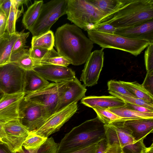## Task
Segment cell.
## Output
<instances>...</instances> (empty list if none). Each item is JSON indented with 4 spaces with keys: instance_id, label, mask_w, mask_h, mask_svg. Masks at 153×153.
Listing matches in <instances>:
<instances>
[{
    "instance_id": "cell-1",
    "label": "cell",
    "mask_w": 153,
    "mask_h": 153,
    "mask_svg": "<svg viewBox=\"0 0 153 153\" xmlns=\"http://www.w3.org/2000/svg\"><path fill=\"white\" fill-rule=\"evenodd\" d=\"M55 39L57 52L74 65L85 63L94 47L91 41L74 24L66 23L59 27Z\"/></svg>"
},
{
    "instance_id": "cell-2",
    "label": "cell",
    "mask_w": 153,
    "mask_h": 153,
    "mask_svg": "<svg viewBox=\"0 0 153 153\" xmlns=\"http://www.w3.org/2000/svg\"><path fill=\"white\" fill-rule=\"evenodd\" d=\"M152 20L153 0H119L115 8L94 26L108 24L116 28L128 27Z\"/></svg>"
},
{
    "instance_id": "cell-3",
    "label": "cell",
    "mask_w": 153,
    "mask_h": 153,
    "mask_svg": "<svg viewBox=\"0 0 153 153\" xmlns=\"http://www.w3.org/2000/svg\"><path fill=\"white\" fill-rule=\"evenodd\" d=\"M105 125L97 117L74 127L62 139L56 153H69L105 138Z\"/></svg>"
},
{
    "instance_id": "cell-4",
    "label": "cell",
    "mask_w": 153,
    "mask_h": 153,
    "mask_svg": "<svg viewBox=\"0 0 153 153\" xmlns=\"http://www.w3.org/2000/svg\"><path fill=\"white\" fill-rule=\"evenodd\" d=\"M66 14L74 24L87 31L105 16L88 0H67Z\"/></svg>"
},
{
    "instance_id": "cell-5",
    "label": "cell",
    "mask_w": 153,
    "mask_h": 153,
    "mask_svg": "<svg viewBox=\"0 0 153 153\" xmlns=\"http://www.w3.org/2000/svg\"><path fill=\"white\" fill-rule=\"evenodd\" d=\"M88 38L93 43L103 49L112 48L129 53L136 56L150 44L144 40L131 39L115 34L103 33L90 30L87 31Z\"/></svg>"
},
{
    "instance_id": "cell-6",
    "label": "cell",
    "mask_w": 153,
    "mask_h": 153,
    "mask_svg": "<svg viewBox=\"0 0 153 153\" xmlns=\"http://www.w3.org/2000/svg\"><path fill=\"white\" fill-rule=\"evenodd\" d=\"M67 0H52L44 4L38 18L29 30L33 36L49 31L58 19L66 14Z\"/></svg>"
},
{
    "instance_id": "cell-7",
    "label": "cell",
    "mask_w": 153,
    "mask_h": 153,
    "mask_svg": "<svg viewBox=\"0 0 153 153\" xmlns=\"http://www.w3.org/2000/svg\"><path fill=\"white\" fill-rule=\"evenodd\" d=\"M19 120L29 131L40 128L49 118L45 107L24 97L19 109Z\"/></svg>"
},
{
    "instance_id": "cell-8",
    "label": "cell",
    "mask_w": 153,
    "mask_h": 153,
    "mask_svg": "<svg viewBox=\"0 0 153 153\" xmlns=\"http://www.w3.org/2000/svg\"><path fill=\"white\" fill-rule=\"evenodd\" d=\"M69 81L50 83L38 91L25 95L24 98L44 106L49 117L55 113L60 94L67 86Z\"/></svg>"
},
{
    "instance_id": "cell-9",
    "label": "cell",
    "mask_w": 153,
    "mask_h": 153,
    "mask_svg": "<svg viewBox=\"0 0 153 153\" xmlns=\"http://www.w3.org/2000/svg\"><path fill=\"white\" fill-rule=\"evenodd\" d=\"M25 72L12 63L0 65V89L6 94L23 92Z\"/></svg>"
},
{
    "instance_id": "cell-10",
    "label": "cell",
    "mask_w": 153,
    "mask_h": 153,
    "mask_svg": "<svg viewBox=\"0 0 153 153\" xmlns=\"http://www.w3.org/2000/svg\"><path fill=\"white\" fill-rule=\"evenodd\" d=\"M77 102L73 103L51 115L45 123L33 132L45 138L59 131L63 125L76 112Z\"/></svg>"
},
{
    "instance_id": "cell-11",
    "label": "cell",
    "mask_w": 153,
    "mask_h": 153,
    "mask_svg": "<svg viewBox=\"0 0 153 153\" xmlns=\"http://www.w3.org/2000/svg\"><path fill=\"white\" fill-rule=\"evenodd\" d=\"M104 49L95 50L85 62L81 74L80 81L85 87H91L97 83L103 65Z\"/></svg>"
},
{
    "instance_id": "cell-12",
    "label": "cell",
    "mask_w": 153,
    "mask_h": 153,
    "mask_svg": "<svg viewBox=\"0 0 153 153\" xmlns=\"http://www.w3.org/2000/svg\"><path fill=\"white\" fill-rule=\"evenodd\" d=\"M7 134L6 146L12 153H24L23 144L29 131L19 120H11L4 123Z\"/></svg>"
},
{
    "instance_id": "cell-13",
    "label": "cell",
    "mask_w": 153,
    "mask_h": 153,
    "mask_svg": "<svg viewBox=\"0 0 153 153\" xmlns=\"http://www.w3.org/2000/svg\"><path fill=\"white\" fill-rule=\"evenodd\" d=\"M105 137L108 145L116 144L123 148L136 142L122 120L105 125Z\"/></svg>"
},
{
    "instance_id": "cell-14",
    "label": "cell",
    "mask_w": 153,
    "mask_h": 153,
    "mask_svg": "<svg viewBox=\"0 0 153 153\" xmlns=\"http://www.w3.org/2000/svg\"><path fill=\"white\" fill-rule=\"evenodd\" d=\"M25 95L23 91L4 94L0 98V122L5 123L19 120V105Z\"/></svg>"
},
{
    "instance_id": "cell-15",
    "label": "cell",
    "mask_w": 153,
    "mask_h": 153,
    "mask_svg": "<svg viewBox=\"0 0 153 153\" xmlns=\"http://www.w3.org/2000/svg\"><path fill=\"white\" fill-rule=\"evenodd\" d=\"M33 70L46 80L55 83L70 81L76 77L75 72L66 66L44 65L36 66Z\"/></svg>"
},
{
    "instance_id": "cell-16",
    "label": "cell",
    "mask_w": 153,
    "mask_h": 153,
    "mask_svg": "<svg viewBox=\"0 0 153 153\" xmlns=\"http://www.w3.org/2000/svg\"><path fill=\"white\" fill-rule=\"evenodd\" d=\"M76 77L70 81L67 86L61 92L55 112L70 104L78 102L85 97L87 89Z\"/></svg>"
},
{
    "instance_id": "cell-17",
    "label": "cell",
    "mask_w": 153,
    "mask_h": 153,
    "mask_svg": "<svg viewBox=\"0 0 153 153\" xmlns=\"http://www.w3.org/2000/svg\"><path fill=\"white\" fill-rule=\"evenodd\" d=\"M114 34L128 38L153 43V20L136 26L116 28Z\"/></svg>"
},
{
    "instance_id": "cell-18",
    "label": "cell",
    "mask_w": 153,
    "mask_h": 153,
    "mask_svg": "<svg viewBox=\"0 0 153 153\" xmlns=\"http://www.w3.org/2000/svg\"><path fill=\"white\" fill-rule=\"evenodd\" d=\"M122 120L136 141L144 140L148 134L153 133V118Z\"/></svg>"
},
{
    "instance_id": "cell-19",
    "label": "cell",
    "mask_w": 153,
    "mask_h": 153,
    "mask_svg": "<svg viewBox=\"0 0 153 153\" xmlns=\"http://www.w3.org/2000/svg\"><path fill=\"white\" fill-rule=\"evenodd\" d=\"M81 102L93 109L99 108L108 109L121 107L126 105L125 102L113 96L85 97L81 100Z\"/></svg>"
},
{
    "instance_id": "cell-20",
    "label": "cell",
    "mask_w": 153,
    "mask_h": 153,
    "mask_svg": "<svg viewBox=\"0 0 153 153\" xmlns=\"http://www.w3.org/2000/svg\"><path fill=\"white\" fill-rule=\"evenodd\" d=\"M49 83L33 70L25 71L23 90L25 95L38 91Z\"/></svg>"
},
{
    "instance_id": "cell-21",
    "label": "cell",
    "mask_w": 153,
    "mask_h": 153,
    "mask_svg": "<svg viewBox=\"0 0 153 153\" xmlns=\"http://www.w3.org/2000/svg\"><path fill=\"white\" fill-rule=\"evenodd\" d=\"M19 34L18 32L12 34L6 32L0 37V65L10 63L13 48Z\"/></svg>"
},
{
    "instance_id": "cell-22",
    "label": "cell",
    "mask_w": 153,
    "mask_h": 153,
    "mask_svg": "<svg viewBox=\"0 0 153 153\" xmlns=\"http://www.w3.org/2000/svg\"><path fill=\"white\" fill-rule=\"evenodd\" d=\"M43 4L44 1L42 0H35L25 13L22 23L26 29L29 30L36 22Z\"/></svg>"
},
{
    "instance_id": "cell-23",
    "label": "cell",
    "mask_w": 153,
    "mask_h": 153,
    "mask_svg": "<svg viewBox=\"0 0 153 153\" xmlns=\"http://www.w3.org/2000/svg\"><path fill=\"white\" fill-rule=\"evenodd\" d=\"M33 60L36 66L51 65L67 67L71 64L68 60L59 54L53 48L49 50L42 58Z\"/></svg>"
},
{
    "instance_id": "cell-24",
    "label": "cell",
    "mask_w": 153,
    "mask_h": 153,
    "mask_svg": "<svg viewBox=\"0 0 153 153\" xmlns=\"http://www.w3.org/2000/svg\"><path fill=\"white\" fill-rule=\"evenodd\" d=\"M108 110L121 117L123 120L153 118V112H138L130 109L126 105L121 107L112 108Z\"/></svg>"
},
{
    "instance_id": "cell-25",
    "label": "cell",
    "mask_w": 153,
    "mask_h": 153,
    "mask_svg": "<svg viewBox=\"0 0 153 153\" xmlns=\"http://www.w3.org/2000/svg\"><path fill=\"white\" fill-rule=\"evenodd\" d=\"M10 63L16 64L25 71L33 70L36 66L33 59L30 55L28 49L25 48L11 55Z\"/></svg>"
},
{
    "instance_id": "cell-26",
    "label": "cell",
    "mask_w": 153,
    "mask_h": 153,
    "mask_svg": "<svg viewBox=\"0 0 153 153\" xmlns=\"http://www.w3.org/2000/svg\"><path fill=\"white\" fill-rule=\"evenodd\" d=\"M55 41L53 33L51 30L32 37L31 47H39L51 50L53 48Z\"/></svg>"
},
{
    "instance_id": "cell-27",
    "label": "cell",
    "mask_w": 153,
    "mask_h": 153,
    "mask_svg": "<svg viewBox=\"0 0 153 153\" xmlns=\"http://www.w3.org/2000/svg\"><path fill=\"white\" fill-rule=\"evenodd\" d=\"M128 90L136 98L142 99L153 103V96L136 82H130L120 81Z\"/></svg>"
},
{
    "instance_id": "cell-28",
    "label": "cell",
    "mask_w": 153,
    "mask_h": 153,
    "mask_svg": "<svg viewBox=\"0 0 153 153\" xmlns=\"http://www.w3.org/2000/svg\"><path fill=\"white\" fill-rule=\"evenodd\" d=\"M47 138L30 131L23 144V146L28 153H37L39 148Z\"/></svg>"
},
{
    "instance_id": "cell-29",
    "label": "cell",
    "mask_w": 153,
    "mask_h": 153,
    "mask_svg": "<svg viewBox=\"0 0 153 153\" xmlns=\"http://www.w3.org/2000/svg\"><path fill=\"white\" fill-rule=\"evenodd\" d=\"M97 117L105 125H108L114 122L121 120L122 118L108 109L101 108H93Z\"/></svg>"
},
{
    "instance_id": "cell-30",
    "label": "cell",
    "mask_w": 153,
    "mask_h": 153,
    "mask_svg": "<svg viewBox=\"0 0 153 153\" xmlns=\"http://www.w3.org/2000/svg\"><path fill=\"white\" fill-rule=\"evenodd\" d=\"M104 13L105 16L110 13L118 5L119 0H88Z\"/></svg>"
},
{
    "instance_id": "cell-31",
    "label": "cell",
    "mask_w": 153,
    "mask_h": 153,
    "mask_svg": "<svg viewBox=\"0 0 153 153\" xmlns=\"http://www.w3.org/2000/svg\"><path fill=\"white\" fill-rule=\"evenodd\" d=\"M23 11V7L21 10H17L11 3L10 11L7 21L6 29L7 33L12 34L16 32L15 28L16 21Z\"/></svg>"
},
{
    "instance_id": "cell-32",
    "label": "cell",
    "mask_w": 153,
    "mask_h": 153,
    "mask_svg": "<svg viewBox=\"0 0 153 153\" xmlns=\"http://www.w3.org/2000/svg\"><path fill=\"white\" fill-rule=\"evenodd\" d=\"M112 96L117 97L125 102L131 104L140 105L153 110V103L142 99L124 95L117 92L109 91Z\"/></svg>"
},
{
    "instance_id": "cell-33",
    "label": "cell",
    "mask_w": 153,
    "mask_h": 153,
    "mask_svg": "<svg viewBox=\"0 0 153 153\" xmlns=\"http://www.w3.org/2000/svg\"><path fill=\"white\" fill-rule=\"evenodd\" d=\"M107 86L109 91L117 92L123 95L136 97L126 88L120 81L111 80L108 82Z\"/></svg>"
},
{
    "instance_id": "cell-34",
    "label": "cell",
    "mask_w": 153,
    "mask_h": 153,
    "mask_svg": "<svg viewBox=\"0 0 153 153\" xmlns=\"http://www.w3.org/2000/svg\"><path fill=\"white\" fill-rule=\"evenodd\" d=\"M24 30L20 32L19 36L13 45L11 55L14 54L20 51L25 48L27 39L29 36L30 32H24Z\"/></svg>"
},
{
    "instance_id": "cell-35",
    "label": "cell",
    "mask_w": 153,
    "mask_h": 153,
    "mask_svg": "<svg viewBox=\"0 0 153 153\" xmlns=\"http://www.w3.org/2000/svg\"><path fill=\"white\" fill-rule=\"evenodd\" d=\"M144 54V61L147 72L153 71V43L147 47Z\"/></svg>"
},
{
    "instance_id": "cell-36",
    "label": "cell",
    "mask_w": 153,
    "mask_h": 153,
    "mask_svg": "<svg viewBox=\"0 0 153 153\" xmlns=\"http://www.w3.org/2000/svg\"><path fill=\"white\" fill-rule=\"evenodd\" d=\"M145 147L143 140H141L124 147L123 149L125 153H141Z\"/></svg>"
},
{
    "instance_id": "cell-37",
    "label": "cell",
    "mask_w": 153,
    "mask_h": 153,
    "mask_svg": "<svg viewBox=\"0 0 153 153\" xmlns=\"http://www.w3.org/2000/svg\"><path fill=\"white\" fill-rule=\"evenodd\" d=\"M49 50L39 47L30 48L28 49L29 54L33 59H38L42 58Z\"/></svg>"
},
{
    "instance_id": "cell-38",
    "label": "cell",
    "mask_w": 153,
    "mask_h": 153,
    "mask_svg": "<svg viewBox=\"0 0 153 153\" xmlns=\"http://www.w3.org/2000/svg\"><path fill=\"white\" fill-rule=\"evenodd\" d=\"M141 85L147 91L153 96V71L147 72Z\"/></svg>"
},
{
    "instance_id": "cell-39",
    "label": "cell",
    "mask_w": 153,
    "mask_h": 153,
    "mask_svg": "<svg viewBox=\"0 0 153 153\" xmlns=\"http://www.w3.org/2000/svg\"><path fill=\"white\" fill-rule=\"evenodd\" d=\"M116 29V28L111 25L106 24L95 26L91 30H93L103 33L114 34Z\"/></svg>"
},
{
    "instance_id": "cell-40",
    "label": "cell",
    "mask_w": 153,
    "mask_h": 153,
    "mask_svg": "<svg viewBox=\"0 0 153 153\" xmlns=\"http://www.w3.org/2000/svg\"><path fill=\"white\" fill-rule=\"evenodd\" d=\"M7 18L0 8V37L6 32Z\"/></svg>"
},
{
    "instance_id": "cell-41",
    "label": "cell",
    "mask_w": 153,
    "mask_h": 153,
    "mask_svg": "<svg viewBox=\"0 0 153 153\" xmlns=\"http://www.w3.org/2000/svg\"><path fill=\"white\" fill-rule=\"evenodd\" d=\"M107 146L105 137L103 138L98 142L93 153H103Z\"/></svg>"
},
{
    "instance_id": "cell-42",
    "label": "cell",
    "mask_w": 153,
    "mask_h": 153,
    "mask_svg": "<svg viewBox=\"0 0 153 153\" xmlns=\"http://www.w3.org/2000/svg\"><path fill=\"white\" fill-rule=\"evenodd\" d=\"M126 105L130 109L140 112H153V110L144 107L131 104L125 102Z\"/></svg>"
},
{
    "instance_id": "cell-43",
    "label": "cell",
    "mask_w": 153,
    "mask_h": 153,
    "mask_svg": "<svg viewBox=\"0 0 153 153\" xmlns=\"http://www.w3.org/2000/svg\"><path fill=\"white\" fill-rule=\"evenodd\" d=\"M103 153H125L123 148L119 145L112 144L108 145Z\"/></svg>"
},
{
    "instance_id": "cell-44",
    "label": "cell",
    "mask_w": 153,
    "mask_h": 153,
    "mask_svg": "<svg viewBox=\"0 0 153 153\" xmlns=\"http://www.w3.org/2000/svg\"><path fill=\"white\" fill-rule=\"evenodd\" d=\"M11 2V0H3L0 8L8 18L10 10Z\"/></svg>"
},
{
    "instance_id": "cell-45",
    "label": "cell",
    "mask_w": 153,
    "mask_h": 153,
    "mask_svg": "<svg viewBox=\"0 0 153 153\" xmlns=\"http://www.w3.org/2000/svg\"><path fill=\"white\" fill-rule=\"evenodd\" d=\"M99 141L88 146L69 153H93Z\"/></svg>"
},
{
    "instance_id": "cell-46",
    "label": "cell",
    "mask_w": 153,
    "mask_h": 153,
    "mask_svg": "<svg viewBox=\"0 0 153 153\" xmlns=\"http://www.w3.org/2000/svg\"><path fill=\"white\" fill-rule=\"evenodd\" d=\"M0 138L5 145L7 142V134L4 128V123L0 122Z\"/></svg>"
},
{
    "instance_id": "cell-47",
    "label": "cell",
    "mask_w": 153,
    "mask_h": 153,
    "mask_svg": "<svg viewBox=\"0 0 153 153\" xmlns=\"http://www.w3.org/2000/svg\"><path fill=\"white\" fill-rule=\"evenodd\" d=\"M11 3L13 4L15 8L19 10V8L24 4H27L29 1L28 0H11Z\"/></svg>"
},
{
    "instance_id": "cell-48",
    "label": "cell",
    "mask_w": 153,
    "mask_h": 153,
    "mask_svg": "<svg viewBox=\"0 0 153 153\" xmlns=\"http://www.w3.org/2000/svg\"><path fill=\"white\" fill-rule=\"evenodd\" d=\"M141 153H153V144L148 147H145Z\"/></svg>"
},
{
    "instance_id": "cell-49",
    "label": "cell",
    "mask_w": 153,
    "mask_h": 153,
    "mask_svg": "<svg viewBox=\"0 0 153 153\" xmlns=\"http://www.w3.org/2000/svg\"><path fill=\"white\" fill-rule=\"evenodd\" d=\"M0 153H12L6 151L5 150L0 148Z\"/></svg>"
},
{
    "instance_id": "cell-50",
    "label": "cell",
    "mask_w": 153,
    "mask_h": 153,
    "mask_svg": "<svg viewBox=\"0 0 153 153\" xmlns=\"http://www.w3.org/2000/svg\"><path fill=\"white\" fill-rule=\"evenodd\" d=\"M4 93L0 89V98L2 96Z\"/></svg>"
},
{
    "instance_id": "cell-51",
    "label": "cell",
    "mask_w": 153,
    "mask_h": 153,
    "mask_svg": "<svg viewBox=\"0 0 153 153\" xmlns=\"http://www.w3.org/2000/svg\"><path fill=\"white\" fill-rule=\"evenodd\" d=\"M4 145V142L2 141L1 139L0 138V145Z\"/></svg>"
}]
</instances>
